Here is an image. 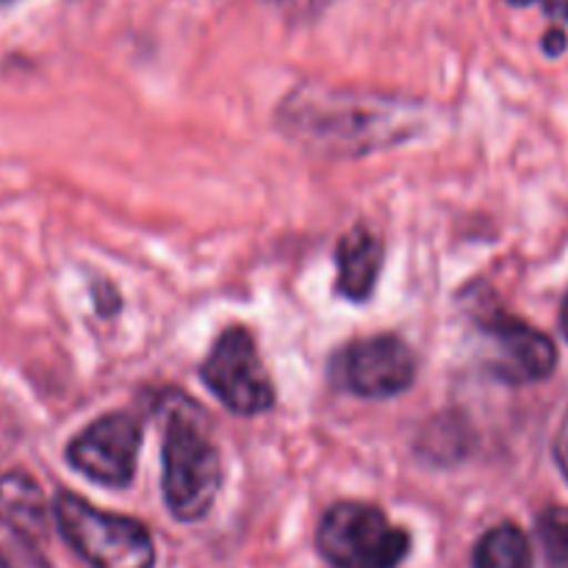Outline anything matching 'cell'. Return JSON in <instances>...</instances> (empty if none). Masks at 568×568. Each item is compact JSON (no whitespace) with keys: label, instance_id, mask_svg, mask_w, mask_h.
Returning <instances> with one entry per match:
<instances>
[{"label":"cell","instance_id":"obj_17","mask_svg":"<svg viewBox=\"0 0 568 568\" xmlns=\"http://www.w3.org/2000/svg\"><path fill=\"white\" fill-rule=\"evenodd\" d=\"M560 325H564V336L568 338V297L564 303V311H560Z\"/></svg>","mask_w":568,"mask_h":568},{"label":"cell","instance_id":"obj_19","mask_svg":"<svg viewBox=\"0 0 568 568\" xmlns=\"http://www.w3.org/2000/svg\"><path fill=\"white\" fill-rule=\"evenodd\" d=\"M0 3H6V0H0Z\"/></svg>","mask_w":568,"mask_h":568},{"label":"cell","instance_id":"obj_13","mask_svg":"<svg viewBox=\"0 0 568 568\" xmlns=\"http://www.w3.org/2000/svg\"><path fill=\"white\" fill-rule=\"evenodd\" d=\"M264 3H270L272 9L281 17H286V20L308 22L316 20V17L331 6V0H264Z\"/></svg>","mask_w":568,"mask_h":568},{"label":"cell","instance_id":"obj_3","mask_svg":"<svg viewBox=\"0 0 568 568\" xmlns=\"http://www.w3.org/2000/svg\"><path fill=\"white\" fill-rule=\"evenodd\" d=\"M53 516L64 541L92 568H153L155 564L153 538L142 521L105 514L70 491L55 497Z\"/></svg>","mask_w":568,"mask_h":568},{"label":"cell","instance_id":"obj_6","mask_svg":"<svg viewBox=\"0 0 568 568\" xmlns=\"http://www.w3.org/2000/svg\"><path fill=\"white\" fill-rule=\"evenodd\" d=\"M142 447V425L128 414L100 416L78 433L67 447V460L100 486L122 488L136 475V455Z\"/></svg>","mask_w":568,"mask_h":568},{"label":"cell","instance_id":"obj_14","mask_svg":"<svg viewBox=\"0 0 568 568\" xmlns=\"http://www.w3.org/2000/svg\"><path fill=\"white\" fill-rule=\"evenodd\" d=\"M555 460H558L560 471H564V477L568 480V414L560 422L558 438H555Z\"/></svg>","mask_w":568,"mask_h":568},{"label":"cell","instance_id":"obj_9","mask_svg":"<svg viewBox=\"0 0 568 568\" xmlns=\"http://www.w3.org/2000/svg\"><path fill=\"white\" fill-rule=\"evenodd\" d=\"M338 292L347 300L364 303L375 292L383 270V242L366 227H355L338 242Z\"/></svg>","mask_w":568,"mask_h":568},{"label":"cell","instance_id":"obj_15","mask_svg":"<svg viewBox=\"0 0 568 568\" xmlns=\"http://www.w3.org/2000/svg\"><path fill=\"white\" fill-rule=\"evenodd\" d=\"M510 3H530V0H510ZM544 9L549 11L552 17H564L568 20V0H544Z\"/></svg>","mask_w":568,"mask_h":568},{"label":"cell","instance_id":"obj_4","mask_svg":"<svg viewBox=\"0 0 568 568\" xmlns=\"http://www.w3.org/2000/svg\"><path fill=\"white\" fill-rule=\"evenodd\" d=\"M316 547L333 568H397L410 552V536L366 503H338L322 516Z\"/></svg>","mask_w":568,"mask_h":568},{"label":"cell","instance_id":"obj_5","mask_svg":"<svg viewBox=\"0 0 568 568\" xmlns=\"http://www.w3.org/2000/svg\"><path fill=\"white\" fill-rule=\"evenodd\" d=\"M200 377L227 410L258 416L275 405V386L266 375L247 327H227L200 366Z\"/></svg>","mask_w":568,"mask_h":568},{"label":"cell","instance_id":"obj_2","mask_svg":"<svg viewBox=\"0 0 568 568\" xmlns=\"http://www.w3.org/2000/svg\"><path fill=\"white\" fill-rule=\"evenodd\" d=\"M164 499L178 521H197L220 491V453L211 442L203 410L183 394H170L164 405Z\"/></svg>","mask_w":568,"mask_h":568},{"label":"cell","instance_id":"obj_18","mask_svg":"<svg viewBox=\"0 0 568 568\" xmlns=\"http://www.w3.org/2000/svg\"><path fill=\"white\" fill-rule=\"evenodd\" d=\"M0 568H11V566H9V560H6L3 555H0Z\"/></svg>","mask_w":568,"mask_h":568},{"label":"cell","instance_id":"obj_1","mask_svg":"<svg viewBox=\"0 0 568 568\" xmlns=\"http://www.w3.org/2000/svg\"><path fill=\"white\" fill-rule=\"evenodd\" d=\"M277 125L308 153L358 159L414 139L422 128V105L394 94L308 83L283 100Z\"/></svg>","mask_w":568,"mask_h":568},{"label":"cell","instance_id":"obj_7","mask_svg":"<svg viewBox=\"0 0 568 568\" xmlns=\"http://www.w3.org/2000/svg\"><path fill=\"white\" fill-rule=\"evenodd\" d=\"M336 381L358 397H397L416 381V358L397 336H369L349 344L336 361Z\"/></svg>","mask_w":568,"mask_h":568},{"label":"cell","instance_id":"obj_10","mask_svg":"<svg viewBox=\"0 0 568 568\" xmlns=\"http://www.w3.org/2000/svg\"><path fill=\"white\" fill-rule=\"evenodd\" d=\"M0 525L22 538H39L44 532V499L31 477H0Z\"/></svg>","mask_w":568,"mask_h":568},{"label":"cell","instance_id":"obj_8","mask_svg":"<svg viewBox=\"0 0 568 568\" xmlns=\"http://www.w3.org/2000/svg\"><path fill=\"white\" fill-rule=\"evenodd\" d=\"M488 336L486 366L494 377L510 386H527L552 375L558 349L552 338L508 314H491L483 320Z\"/></svg>","mask_w":568,"mask_h":568},{"label":"cell","instance_id":"obj_11","mask_svg":"<svg viewBox=\"0 0 568 568\" xmlns=\"http://www.w3.org/2000/svg\"><path fill=\"white\" fill-rule=\"evenodd\" d=\"M471 568H532L530 541L516 525H497L477 541Z\"/></svg>","mask_w":568,"mask_h":568},{"label":"cell","instance_id":"obj_16","mask_svg":"<svg viewBox=\"0 0 568 568\" xmlns=\"http://www.w3.org/2000/svg\"><path fill=\"white\" fill-rule=\"evenodd\" d=\"M544 48H547L549 55L564 53V48H566L564 31H549V33H547V42H544Z\"/></svg>","mask_w":568,"mask_h":568},{"label":"cell","instance_id":"obj_12","mask_svg":"<svg viewBox=\"0 0 568 568\" xmlns=\"http://www.w3.org/2000/svg\"><path fill=\"white\" fill-rule=\"evenodd\" d=\"M547 568H568V508H547L538 516Z\"/></svg>","mask_w":568,"mask_h":568}]
</instances>
